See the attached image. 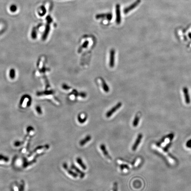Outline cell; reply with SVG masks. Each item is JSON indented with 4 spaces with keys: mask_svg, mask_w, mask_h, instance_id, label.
Masks as SVG:
<instances>
[{
    "mask_svg": "<svg viewBox=\"0 0 191 191\" xmlns=\"http://www.w3.org/2000/svg\"><path fill=\"white\" fill-rule=\"evenodd\" d=\"M108 14H97L95 16V17L97 19H102V18H104L105 17H107Z\"/></svg>",
    "mask_w": 191,
    "mask_h": 191,
    "instance_id": "cell-19",
    "label": "cell"
},
{
    "mask_svg": "<svg viewBox=\"0 0 191 191\" xmlns=\"http://www.w3.org/2000/svg\"><path fill=\"white\" fill-rule=\"evenodd\" d=\"M116 22L117 24H120L121 22V15L120 4H117L116 6Z\"/></svg>",
    "mask_w": 191,
    "mask_h": 191,
    "instance_id": "cell-2",
    "label": "cell"
},
{
    "mask_svg": "<svg viewBox=\"0 0 191 191\" xmlns=\"http://www.w3.org/2000/svg\"><path fill=\"white\" fill-rule=\"evenodd\" d=\"M0 161H4L5 162H8L9 158L3 155H0Z\"/></svg>",
    "mask_w": 191,
    "mask_h": 191,
    "instance_id": "cell-21",
    "label": "cell"
},
{
    "mask_svg": "<svg viewBox=\"0 0 191 191\" xmlns=\"http://www.w3.org/2000/svg\"><path fill=\"white\" fill-rule=\"evenodd\" d=\"M139 121H140V117L139 116V115H136L135 117L133 122V127H137L138 125H139Z\"/></svg>",
    "mask_w": 191,
    "mask_h": 191,
    "instance_id": "cell-15",
    "label": "cell"
},
{
    "mask_svg": "<svg viewBox=\"0 0 191 191\" xmlns=\"http://www.w3.org/2000/svg\"><path fill=\"white\" fill-rule=\"evenodd\" d=\"M183 92L184 94L185 102L187 104H189L191 102V100H190V97L189 94L188 89L187 87H184L183 89Z\"/></svg>",
    "mask_w": 191,
    "mask_h": 191,
    "instance_id": "cell-8",
    "label": "cell"
},
{
    "mask_svg": "<svg viewBox=\"0 0 191 191\" xmlns=\"http://www.w3.org/2000/svg\"><path fill=\"white\" fill-rule=\"evenodd\" d=\"M143 135L142 134H139L138 136L137 139H136L135 142L132 146V149L133 151H136L138 147L139 146V144L141 143V141L143 139Z\"/></svg>",
    "mask_w": 191,
    "mask_h": 191,
    "instance_id": "cell-5",
    "label": "cell"
},
{
    "mask_svg": "<svg viewBox=\"0 0 191 191\" xmlns=\"http://www.w3.org/2000/svg\"><path fill=\"white\" fill-rule=\"evenodd\" d=\"M53 93L52 91H46V92H39L38 93H37V95H38V96H40V95H44V94H52Z\"/></svg>",
    "mask_w": 191,
    "mask_h": 191,
    "instance_id": "cell-20",
    "label": "cell"
},
{
    "mask_svg": "<svg viewBox=\"0 0 191 191\" xmlns=\"http://www.w3.org/2000/svg\"><path fill=\"white\" fill-rule=\"evenodd\" d=\"M88 44H89V42L88 41H86L85 42H84V43L82 45V47L83 48H86L88 45Z\"/></svg>",
    "mask_w": 191,
    "mask_h": 191,
    "instance_id": "cell-25",
    "label": "cell"
},
{
    "mask_svg": "<svg viewBox=\"0 0 191 191\" xmlns=\"http://www.w3.org/2000/svg\"><path fill=\"white\" fill-rule=\"evenodd\" d=\"M186 145H187V146H188V147L191 146V139L190 140H189V141H188V142H187V144H186Z\"/></svg>",
    "mask_w": 191,
    "mask_h": 191,
    "instance_id": "cell-29",
    "label": "cell"
},
{
    "mask_svg": "<svg viewBox=\"0 0 191 191\" xmlns=\"http://www.w3.org/2000/svg\"><path fill=\"white\" fill-rule=\"evenodd\" d=\"M115 51L114 49H111L110 53L109 66L113 68L115 66Z\"/></svg>",
    "mask_w": 191,
    "mask_h": 191,
    "instance_id": "cell-6",
    "label": "cell"
},
{
    "mask_svg": "<svg viewBox=\"0 0 191 191\" xmlns=\"http://www.w3.org/2000/svg\"><path fill=\"white\" fill-rule=\"evenodd\" d=\"M174 134H169V135L167 136L165 138L163 139V141H162V146H165V145L168 144V143H170L173 139H174Z\"/></svg>",
    "mask_w": 191,
    "mask_h": 191,
    "instance_id": "cell-10",
    "label": "cell"
},
{
    "mask_svg": "<svg viewBox=\"0 0 191 191\" xmlns=\"http://www.w3.org/2000/svg\"><path fill=\"white\" fill-rule=\"evenodd\" d=\"M9 75L11 79H14L16 77V71L14 69H11L9 73Z\"/></svg>",
    "mask_w": 191,
    "mask_h": 191,
    "instance_id": "cell-16",
    "label": "cell"
},
{
    "mask_svg": "<svg viewBox=\"0 0 191 191\" xmlns=\"http://www.w3.org/2000/svg\"><path fill=\"white\" fill-rule=\"evenodd\" d=\"M76 162L79 165H80L82 168L84 170H86L87 169L86 165L84 163L83 161L80 158H76Z\"/></svg>",
    "mask_w": 191,
    "mask_h": 191,
    "instance_id": "cell-13",
    "label": "cell"
},
{
    "mask_svg": "<svg viewBox=\"0 0 191 191\" xmlns=\"http://www.w3.org/2000/svg\"><path fill=\"white\" fill-rule=\"evenodd\" d=\"M50 26H49V25H47V27H46L45 31L44 33V35H43V40H45L47 38L49 32L50 31Z\"/></svg>",
    "mask_w": 191,
    "mask_h": 191,
    "instance_id": "cell-17",
    "label": "cell"
},
{
    "mask_svg": "<svg viewBox=\"0 0 191 191\" xmlns=\"http://www.w3.org/2000/svg\"><path fill=\"white\" fill-rule=\"evenodd\" d=\"M36 110L37 113L39 115H41L42 114V111L41 108L40 106H37L36 107Z\"/></svg>",
    "mask_w": 191,
    "mask_h": 191,
    "instance_id": "cell-23",
    "label": "cell"
},
{
    "mask_svg": "<svg viewBox=\"0 0 191 191\" xmlns=\"http://www.w3.org/2000/svg\"><path fill=\"white\" fill-rule=\"evenodd\" d=\"M100 149L102 152L103 154L104 155V156L108 158V160H111V157L108 152V150L104 144H101L100 146Z\"/></svg>",
    "mask_w": 191,
    "mask_h": 191,
    "instance_id": "cell-9",
    "label": "cell"
},
{
    "mask_svg": "<svg viewBox=\"0 0 191 191\" xmlns=\"http://www.w3.org/2000/svg\"><path fill=\"white\" fill-rule=\"evenodd\" d=\"M141 0H137L136 2H134L133 3L130 5L128 7L126 8L123 9V12L125 14L128 13L129 12L132 10L133 9H135L136 7L139 5V4L141 2Z\"/></svg>",
    "mask_w": 191,
    "mask_h": 191,
    "instance_id": "cell-3",
    "label": "cell"
},
{
    "mask_svg": "<svg viewBox=\"0 0 191 191\" xmlns=\"http://www.w3.org/2000/svg\"><path fill=\"white\" fill-rule=\"evenodd\" d=\"M63 168H64L65 170H66L67 172H68V174L70 175V176H71L72 177H73V178H76L77 177H78V174L75 173L71 169H70V168H69L68 167V165L66 163H64L63 164Z\"/></svg>",
    "mask_w": 191,
    "mask_h": 191,
    "instance_id": "cell-7",
    "label": "cell"
},
{
    "mask_svg": "<svg viewBox=\"0 0 191 191\" xmlns=\"http://www.w3.org/2000/svg\"><path fill=\"white\" fill-rule=\"evenodd\" d=\"M92 139V137L90 135H88L86 136L83 139H82L79 142V144L81 146H85V144L89 142Z\"/></svg>",
    "mask_w": 191,
    "mask_h": 191,
    "instance_id": "cell-12",
    "label": "cell"
},
{
    "mask_svg": "<svg viewBox=\"0 0 191 191\" xmlns=\"http://www.w3.org/2000/svg\"><path fill=\"white\" fill-rule=\"evenodd\" d=\"M113 191H118V184L117 183L115 182L113 185Z\"/></svg>",
    "mask_w": 191,
    "mask_h": 191,
    "instance_id": "cell-24",
    "label": "cell"
},
{
    "mask_svg": "<svg viewBox=\"0 0 191 191\" xmlns=\"http://www.w3.org/2000/svg\"><path fill=\"white\" fill-rule=\"evenodd\" d=\"M70 167H71V168L72 169H73V170H75L78 174H79L80 175V177L81 178H83L84 177H85V173L80 170L79 168L77 167L76 166L74 165V164H72L71 165Z\"/></svg>",
    "mask_w": 191,
    "mask_h": 191,
    "instance_id": "cell-11",
    "label": "cell"
},
{
    "mask_svg": "<svg viewBox=\"0 0 191 191\" xmlns=\"http://www.w3.org/2000/svg\"><path fill=\"white\" fill-rule=\"evenodd\" d=\"M120 168L122 170H128L130 168L129 167L128 165L126 164H122L120 166Z\"/></svg>",
    "mask_w": 191,
    "mask_h": 191,
    "instance_id": "cell-22",
    "label": "cell"
},
{
    "mask_svg": "<svg viewBox=\"0 0 191 191\" xmlns=\"http://www.w3.org/2000/svg\"><path fill=\"white\" fill-rule=\"evenodd\" d=\"M101 82H102V85L103 89L105 92H108L109 91V87L108 86V85L107 84L104 80L101 79Z\"/></svg>",
    "mask_w": 191,
    "mask_h": 191,
    "instance_id": "cell-14",
    "label": "cell"
},
{
    "mask_svg": "<svg viewBox=\"0 0 191 191\" xmlns=\"http://www.w3.org/2000/svg\"><path fill=\"white\" fill-rule=\"evenodd\" d=\"M112 15H111V14L108 13V15H107V18L108 19V20H109V21H111V19H112Z\"/></svg>",
    "mask_w": 191,
    "mask_h": 191,
    "instance_id": "cell-27",
    "label": "cell"
},
{
    "mask_svg": "<svg viewBox=\"0 0 191 191\" xmlns=\"http://www.w3.org/2000/svg\"><path fill=\"white\" fill-rule=\"evenodd\" d=\"M14 145L15 146H19L21 145V144H22V143H21V142H19V141H16V142H15V143H14Z\"/></svg>",
    "mask_w": 191,
    "mask_h": 191,
    "instance_id": "cell-28",
    "label": "cell"
},
{
    "mask_svg": "<svg viewBox=\"0 0 191 191\" xmlns=\"http://www.w3.org/2000/svg\"><path fill=\"white\" fill-rule=\"evenodd\" d=\"M87 117H85L84 118H82V117L79 115L78 117V121L79 122V123H80L81 124H83V123H85V122L86 121V120H87Z\"/></svg>",
    "mask_w": 191,
    "mask_h": 191,
    "instance_id": "cell-18",
    "label": "cell"
},
{
    "mask_svg": "<svg viewBox=\"0 0 191 191\" xmlns=\"http://www.w3.org/2000/svg\"><path fill=\"white\" fill-rule=\"evenodd\" d=\"M122 105V104L121 102L118 103L117 105H116L114 107L111 108L107 112L106 114V117L107 118H110L114 113H115L116 111H117L119 108L121 107Z\"/></svg>",
    "mask_w": 191,
    "mask_h": 191,
    "instance_id": "cell-4",
    "label": "cell"
},
{
    "mask_svg": "<svg viewBox=\"0 0 191 191\" xmlns=\"http://www.w3.org/2000/svg\"><path fill=\"white\" fill-rule=\"evenodd\" d=\"M63 88L64 89H65V90H67V89H70V87H69L68 85H66L63 84Z\"/></svg>",
    "mask_w": 191,
    "mask_h": 191,
    "instance_id": "cell-26",
    "label": "cell"
},
{
    "mask_svg": "<svg viewBox=\"0 0 191 191\" xmlns=\"http://www.w3.org/2000/svg\"><path fill=\"white\" fill-rule=\"evenodd\" d=\"M153 146L154 149H157L158 151H159L160 153L163 154L167 158V160H168V162H170V163L174 164L175 163V159L171 156V155L168 154V152L163 149L160 146H158V145H156V144L153 145Z\"/></svg>",
    "mask_w": 191,
    "mask_h": 191,
    "instance_id": "cell-1",
    "label": "cell"
}]
</instances>
